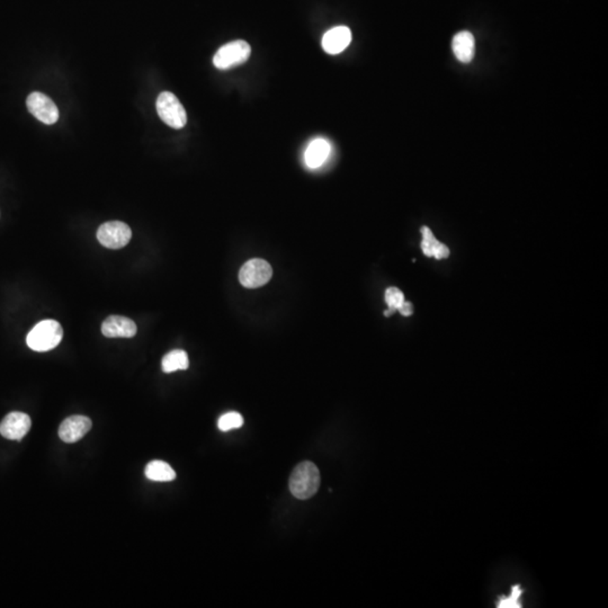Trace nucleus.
Returning a JSON list of instances; mask_svg holds the SVG:
<instances>
[{
  "label": "nucleus",
  "mask_w": 608,
  "mask_h": 608,
  "mask_svg": "<svg viewBox=\"0 0 608 608\" xmlns=\"http://www.w3.org/2000/svg\"><path fill=\"white\" fill-rule=\"evenodd\" d=\"M321 478L319 468L309 461L300 463L290 477V490L297 499L306 500L313 497L319 490Z\"/></svg>",
  "instance_id": "f257e3e1"
},
{
  "label": "nucleus",
  "mask_w": 608,
  "mask_h": 608,
  "mask_svg": "<svg viewBox=\"0 0 608 608\" xmlns=\"http://www.w3.org/2000/svg\"><path fill=\"white\" fill-rule=\"evenodd\" d=\"M63 329L55 320H43L32 329L26 338L29 349L35 351H49L61 343Z\"/></svg>",
  "instance_id": "f03ea898"
},
{
  "label": "nucleus",
  "mask_w": 608,
  "mask_h": 608,
  "mask_svg": "<svg viewBox=\"0 0 608 608\" xmlns=\"http://www.w3.org/2000/svg\"><path fill=\"white\" fill-rule=\"evenodd\" d=\"M156 107H157L158 115L163 120V123H166L173 129H183L187 123L185 109L173 93H161L158 96Z\"/></svg>",
  "instance_id": "7ed1b4c3"
},
{
  "label": "nucleus",
  "mask_w": 608,
  "mask_h": 608,
  "mask_svg": "<svg viewBox=\"0 0 608 608\" xmlns=\"http://www.w3.org/2000/svg\"><path fill=\"white\" fill-rule=\"evenodd\" d=\"M250 55L252 48L246 41H232L217 50L213 57V65L220 70H227L246 62Z\"/></svg>",
  "instance_id": "20e7f679"
},
{
  "label": "nucleus",
  "mask_w": 608,
  "mask_h": 608,
  "mask_svg": "<svg viewBox=\"0 0 608 608\" xmlns=\"http://www.w3.org/2000/svg\"><path fill=\"white\" fill-rule=\"evenodd\" d=\"M273 269L266 260L255 258L240 269L239 281L247 289H257L271 281Z\"/></svg>",
  "instance_id": "39448f33"
},
{
  "label": "nucleus",
  "mask_w": 608,
  "mask_h": 608,
  "mask_svg": "<svg viewBox=\"0 0 608 608\" xmlns=\"http://www.w3.org/2000/svg\"><path fill=\"white\" fill-rule=\"evenodd\" d=\"M131 238V229L121 221L103 223L97 230L98 241L109 249L123 248L130 243Z\"/></svg>",
  "instance_id": "423d86ee"
},
{
  "label": "nucleus",
  "mask_w": 608,
  "mask_h": 608,
  "mask_svg": "<svg viewBox=\"0 0 608 608\" xmlns=\"http://www.w3.org/2000/svg\"><path fill=\"white\" fill-rule=\"evenodd\" d=\"M27 109L42 123L52 126L59 120V109L51 98L42 93L34 92L26 100Z\"/></svg>",
  "instance_id": "0eeeda50"
},
{
  "label": "nucleus",
  "mask_w": 608,
  "mask_h": 608,
  "mask_svg": "<svg viewBox=\"0 0 608 608\" xmlns=\"http://www.w3.org/2000/svg\"><path fill=\"white\" fill-rule=\"evenodd\" d=\"M32 421L29 414L24 412H11L0 423V434L7 440H20L31 429Z\"/></svg>",
  "instance_id": "6e6552de"
},
{
  "label": "nucleus",
  "mask_w": 608,
  "mask_h": 608,
  "mask_svg": "<svg viewBox=\"0 0 608 608\" xmlns=\"http://www.w3.org/2000/svg\"><path fill=\"white\" fill-rule=\"evenodd\" d=\"M92 420L86 416H72L63 420L59 428V437L65 443H76L92 429Z\"/></svg>",
  "instance_id": "1a4fd4ad"
},
{
  "label": "nucleus",
  "mask_w": 608,
  "mask_h": 608,
  "mask_svg": "<svg viewBox=\"0 0 608 608\" xmlns=\"http://www.w3.org/2000/svg\"><path fill=\"white\" fill-rule=\"evenodd\" d=\"M137 330L135 321L122 316H111L102 325V334L107 338H131Z\"/></svg>",
  "instance_id": "9d476101"
},
{
  "label": "nucleus",
  "mask_w": 608,
  "mask_h": 608,
  "mask_svg": "<svg viewBox=\"0 0 608 608\" xmlns=\"http://www.w3.org/2000/svg\"><path fill=\"white\" fill-rule=\"evenodd\" d=\"M351 42V32L346 26H337L329 29L323 37V48L329 55H338Z\"/></svg>",
  "instance_id": "9b49d317"
},
{
  "label": "nucleus",
  "mask_w": 608,
  "mask_h": 608,
  "mask_svg": "<svg viewBox=\"0 0 608 608\" xmlns=\"http://www.w3.org/2000/svg\"><path fill=\"white\" fill-rule=\"evenodd\" d=\"M452 49L460 62H471L475 53V41L471 32L462 31L455 34L452 41Z\"/></svg>",
  "instance_id": "f8f14e48"
},
{
  "label": "nucleus",
  "mask_w": 608,
  "mask_h": 608,
  "mask_svg": "<svg viewBox=\"0 0 608 608\" xmlns=\"http://www.w3.org/2000/svg\"><path fill=\"white\" fill-rule=\"evenodd\" d=\"M330 143L325 139H316L309 144L306 148V154H304V160H306V166L309 168L316 169L323 166V163H326L330 154Z\"/></svg>",
  "instance_id": "ddd939ff"
},
{
  "label": "nucleus",
  "mask_w": 608,
  "mask_h": 608,
  "mask_svg": "<svg viewBox=\"0 0 608 608\" xmlns=\"http://www.w3.org/2000/svg\"><path fill=\"white\" fill-rule=\"evenodd\" d=\"M146 477L151 481L157 482H169L176 478V472L174 468L169 466L168 463L163 461H152L146 466Z\"/></svg>",
  "instance_id": "4468645a"
},
{
  "label": "nucleus",
  "mask_w": 608,
  "mask_h": 608,
  "mask_svg": "<svg viewBox=\"0 0 608 608\" xmlns=\"http://www.w3.org/2000/svg\"><path fill=\"white\" fill-rule=\"evenodd\" d=\"M189 366V355L182 349H174L165 355L161 367L165 373H173L178 370H187Z\"/></svg>",
  "instance_id": "2eb2a0df"
},
{
  "label": "nucleus",
  "mask_w": 608,
  "mask_h": 608,
  "mask_svg": "<svg viewBox=\"0 0 608 608\" xmlns=\"http://www.w3.org/2000/svg\"><path fill=\"white\" fill-rule=\"evenodd\" d=\"M243 418L239 412H230L222 414L217 421V427L221 431H229L243 427Z\"/></svg>",
  "instance_id": "dca6fc26"
},
{
  "label": "nucleus",
  "mask_w": 608,
  "mask_h": 608,
  "mask_svg": "<svg viewBox=\"0 0 608 608\" xmlns=\"http://www.w3.org/2000/svg\"><path fill=\"white\" fill-rule=\"evenodd\" d=\"M386 301L388 303L389 310L384 312V316L390 317L405 302V297L403 292L397 288H389L386 291Z\"/></svg>",
  "instance_id": "f3484780"
},
{
  "label": "nucleus",
  "mask_w": 608,
  "mask_h": 608,
  "mask_svg": "<svg viewBox=\"0 0 608 608\" xmlns=\"http://www.w3.org/2000/svg\"><path fill=\"white\" fill-rule=\"evenodd\" d=\"M421 234H423V241H421V250L427 257H435L436 248L440 245V241L435 238L431 229L427 227L421 228Z\"/></svg>",
  "instance_id": "a211bd4d"
},
{
  "label": "nucleus",
  "mask_w": 608,
  "mask_h": 608,
  "mask_svg": "<svg viewBox=\"0 0 608 608\" xmlns=\"http://www.w3.org/2000/svg\"><path fill=\"white\" fill-rule=\"evenodd\" d=\"M522 589L520 586H514L511 588V594L504 596L498 600L497 607L516 608L522 607Z\"/></svg>",
  "instance_id": "6ab92c4d"
},
{
  "label": "nucleus",
  "mask_w": 608,
  "mask_h": 608,
  "mask_svg": "<svg viewBox=\"0 0 608 608\" xmlns=\"http://www.w3.org/2000/svg\"><path fill=\"white\" fill-rule=\"evenodd\" d=\"M449 256V248L445 245L440 243V245L437 246L436 252H435V258H437V259H444V258H447Z\"/></svg>",
  "instance_id": "aec40b11"
},
{
  "label": "nucleus",
  "mask_w": 608,
  "mask_h": 608,
  "mask_svg": "<svg viewBox=\"0 0 608 608\" xmlns=\"http://www.w3.org/2000/svg\"><path fill=\"white\" fill-rule=\"evenodd\" d=\"M400 313L405 316V317H409V316H412V312H414V309H412V303L410 302H403L400 306L399 309Z\"/></svg>",
  "instance_id": "412c9836"
}]
</instances>
